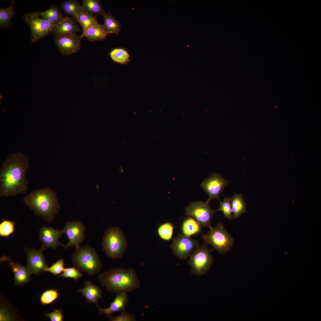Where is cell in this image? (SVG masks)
<instances>
[{
    "instance_id": "obj_1",
    "label": "cell",
    "mask_w": 321,
    "mask_h": 321,
    "mask_svg": "<svg viewBox=\"0 0 321 321\" xmlns=\"http://www.w3.org/2000/svg\"><path fill=\"white\" fill-rule=\"evenodd\" d=\"M29 159L20 152L8 155L0 169V197H15L25 193L28 183L26 173Z\"/></svg>"
},
{
    "instance_id": "obj_2",
    "label": "cell",
    "mask_w": 321,
    "mask_h": 321,
    "mask_svg": "<svg viewBox=\"0 0 321 321\" xmlns=\"http://www.w3.org/2000/svg\"><path fill=\"white\" fill-rule=\"evenodd\" d=\"M57 193L48 187L36 189L23 198L24 203L38 217L52 222L60 210Z\"/></svg>"
},
{
    "instance_id": "obj_3",
    "label": "cell",
    "mask_w": 321,
    "mask_h": 321,
    "mask_svg": "<svg viewBox=\"0 0 321 321\" xmlns=\"http://www.w3.org/2000/svg\"><path fill=\"white\" fill-rule=\"evenodd\" d=\"M99 280L101 285L111 293L131 292L139 288L140 281L135 270L120 267L111 268L100 273Z\"/></svg>"
},
{
    "instance_id": "obj_4",
    "label": "cell",
    "mask_w": 321,
    "mask_h": 321,
    "mask_svg": "<svg viewBox=\"0 0 321 321\" xmlns=\"http://www.w3.org/2000/svg\"><path fill=\"white\" fill-rule=\"evenodd\" d=\"M72 259L74 267L90 276L98 273L101 268L102 264L95 249L88 244L76 248Z\"/></svg>"
},
{
    "instance_id": "obj_5",
    "label": "cell",
    "mask_w": 321,
    "mask_h": 321,
    "mask_svg": "<svg viewBox=\"0 0 321 321\" xmlns=\"http://www.w3.org/2000/svg\"><path fill=\"white\" fill-rule=\"evenodd\" d=\"M102 245V251L108 258L114 260L122 256L127 246V241L121 229L117 227H111L105 232Z\"/></svg>"
},
{
    "instance_id": "obj_6",
    "label": "cell",
    "mask_w": 321,
    "mask_h": 321,
    "mask_svg": "<svg viewBox=\"0 0 321 321\" xmlns=\"http://www.w3.org/2000/svg\"><path fill=\"white\" fill-rule=\"evenodd\" d=\"M210 230L206 234H202V239L207 244L211 245L213 250L222 254L232 247L234 240L227 232L224 225L218 224L215 228L209 226Z\"/></svg>"
},
{
    "instance_id": "obj_7",
    "label": "cell",
    "mask_w": 321,
    "mask_h": 321,
    "mask_svg": "<svg viewBox=\"0 0 321 321\" xmlns=\"http://www.w3.org/2000/svg\"><path fill=\"white\" fill-rule=\"evenodd\" d=\"M205 242L196 247L189 256L188 263L193 274L202 276L209 270L213 262L212 252Z\"/></svg>"
},
{
    "instance_id": "obj_8",
    "label": "cell",
    "mask_w": 321,
    "mask_h": 321,
    "mask_svg": "<svg viewBox=\"0 0 321 321\" xmlns=\"http://www.w3.org/2000/svg\"><path fill=\"white\" fill-rule=\"evenodd\" d=\"M23 17L30 28V38L32 43H36L53 31L55 23L43 19L37 11L26 14Z\"/></svg>"
},
{
    "instance_id": "obj_9",
    "label": "cell",
    "mask_w": 321,
    "mask_h": 321,
    "mask_svg": "<svg viewBox=\"0 0 321 321\" xmlns=\"http://www.w3.org/2000/svg\"><path fill=\"white\" fill-rule=\"evenodd\" d=\"M216 211L211 209L209 203L197 201L191 202L186 207L185 214L187 217L194 218L202 227H209L213 215Z\"/></svg>"
},
{
    "instance_id": "obj_10",
    "label": "cell",
    "mask_w": 321,
    "mask_h": 321,
    "mask_svg": "<svg viewBox=\"0 0 321 321\" xmlns=\"http://www.w3.org/2000/svg\"><path fill=\"white\" fill-rule=\"evenodd\" d=\"M200 245L195 240L182 233L172 239L170 247L173 254L181 259H186L197 247Z\"/></svg>"
},
{
    "instance_id": "obj_11",
    "label": "cell",
    "mask_w": 321,
    "mask_h": 321,
    "mask_svg": "<svg viewBox=\"0 0 321 321\" xmlns=\"http://www.w3.org/2000/svg\"><path fill=\"white\" fill-rule=\"evenodd\" d=\"M62 230L69 240L67 244L62 245L66 249L79 247L85 239L86 226L80 221L67 222Z\"/></svg>"
},
{
    "instance_id": "obj_12",
    "label": "cell",
    "mask_w": 321,
    "mask_h": 321,
    "mask_svg": "<svg viewBox=\"0 0 321 321\" xmlns=\"http://www.w3.org/2000/svg\"><path fill=\"white\" fill-rule=\"evenodd\" d=\"M81 39L76 34H68L55 36L54 41L60 52L67 56L79 50Z\"/></svg>"
},
{
    "instance_id": "obj_13",
    "label": "cell",
    "mask_w": 321,
    "mask_h": 321,
    "mask_svg": "<svg viewBox=\"0 0 321 321\" xmlns=\"http://www.w3.org/2000/svg\"><path fill=\"white\" fill-rule=\"evenodd\" d=\"M229 183L228 181L224 179L218 173H213L201 183V185L209 195L206 202L209 203L210 200H218V196Z\"/></svg>"
},
{
    "instance_id": "obj_14",
    "label": "cell",
    "mask_w": 321,
    "mask_h": 321,
    "mask_svg": "<svg viewBox=\"0 0 321 321\" xmlns=\"http://www.w3.org/2000/svg\"><path fill=\"white\" fill-rule=\"evenodd\" d=\"M63 233L62 230L42 226L39 232V240L41 242L42 248L55 249L61 245L59 239Z\"/></svg>"
},
{
    "instance_id": "obj_15",
    "label": "cell",
    "mask_w": 321,
    "mask_h": 321,
    "mask_svg": "<svg viewBox=\"0 0 321 321\" xmlns=\"http://www.w3.org/2000/svg\"><path fill=\"white\" fill-rule=\"evenodd\" d=\"M44 249H31L27 252V268L32 273L38 274L47 267L43 254Z\"/></svg>"
},
{
    "instance_id": "obj_16",
    "label": "cell",
    "mask_w": 321,
    "mask_h": 321,
    "mask_svg": "<svg viewBox=\"0 0 321 321\" xmlns=\"http://www.w3.org/2000/svg\"><path fill=\"white\" fill-rule=\"evenodd\" d=\"M128 298L127 293H121L116 294V296L109 307L103 309L97 307L99 315L104 314L108 318H110L113 314L116 312L122 311L125 309Z\"/></svg>"
},
{
    "instance_id": "obj_17",
    "label": "cell",
    "mask_w": 321,
    "mask_h": 321,
    "mask_svg": "<svg viewBox=\"0 0 321 321\" xmlns=\"http://www.w3.org/2000/svg\"><path fill=\"white\" fill-rule=\"evenodd\" d=\"M77 22L72 17H66L55 24L52 32L55 36L74 34L80 31Z\"/></svg>"
},
{
    "instance_id": "obj_18",
    "label": "cell",
    "mask_w": 321,
    "mask_h": 321,
    "mask_svg": "<svg viewBox=\"0 0 321 321\" xmlns=\"http://www.w3.org/2000/svg\"><path fill=\"white\" fill-rule=\"evenodd\" d=\"M1 261H9V265L15 275L16 284L21 285L29 281L31 273L27 267H25L15 263L7 257L2 256L0 259Z\"/></svg>"
},
{
    "instance_id": "obj_19",
    "label": "cell",
    "mask_w": 321,
    "mask_h": 321,
    "mask_svg": "<svg viewBox=\"0 0 321 321\" xmlns=\"http://www.w3.org/2000/svg\"><path fill=\"white\" fill-rule=\"evenodd\" d=\"M81 293L89 302L95 303L97 307V302L102 297V291L99 287L93 284L89 281L85 282L84 287L78 290Z\"/></svg>"
},
{
    "instance_id": "obj_20",
    "label": "cell",
    "mask_w": 321,
    "mask_h": 321,
    "mask_svg": "<svg viewBox=\"0 0 321 321\" xmlns=\"http://www.w3.org/2000/svg\"><path fill=\"white\" fill-rule=\"evenodd\" d=\"M109 34L103 25L97 23L87 30L81 37L82 38L84 36L86 37L89 41L93 42L96 41H104Z\"/></svg>"
},
{
    "instance_id": "obj_21",
    "label": "cell",
    "mask_w": 321,
    "mask_h": 321,
    "mask_svg": "<svg viewBox=\"0 0 321 321\" xmlns=\"http://www.w3.org/2000/svg\"><path fill=\"white\" fill-rule=\"evenodd\" d=\"M37 12L41 18L53 23L58 22L64 18L61 9L54 4H51L50 8L46 11Z\"/></svg>"
},
{
    "instance_id": "obj_22",
    "label": "cell",
    "mask_w": 321,
    "mask_h": 321,
    "mask_svg": "<svg viewBox=\"0 0 321 321\" xmlns=\"http://www.w3.org/2000/svg\"><path fill=\"white\" fill-rule=\"evenodd\" d=\"M59 7L65 13L71 15L75 20L78 15L84 12L82 6L76 0H65L60 4Z\"/></svg>"
},
{
    "instance_id": "obj_23",
    "label": "cell",
    "mask_w": 321,
    "mask_h": 321,
    "mask_svg": "<svg viewBox=\"0 0 321 321\" xmlns=\"http://www.w3.org/2000/svg\"><path fill=\"white\" fill-rule=\"evenodd\" d=\"M202 226L194 218L188 217L183 222L181 227L182 234L189 237L200 233Z\"/></svg>"
},
{
    "instance_id": "obj_24",
    "label": "cell",
    "mask_w": 321,
    "mask_h": 321,
    "mask_svg": "<svg viewBox=\"0 0 321 321\" xmlns=\"http://www.w3.org/2000/svg\"><path fill=\"white\" fill-rule=\"evenodd\" d=\"M14 1L12 0L11 5L6 8L0 7V28L1 29H10L12 26L11 19L14 15Z\"/></svg>"
},
{
    "instance_id": "obj_25",
    "label": "cell",
    "mask_w": 321,
    "mask_h": 321,
    "mask_svg": "<svg viewBox=\"0 0 321 321\" xmlns=\"http://www.w3.org/2000/svg\"><path fill=\"white\" fill-rule=\"evenodd\" d=\"M81 6L84 12L92 15H103L105 12L99 0H83Z\"/></svg>"
},
{
    "instance_id": "obj_26",
    "label": "cell",
    "mask_w": 321,
    "mask_h": 321,
    "mask_svg": "<svg viewBox=\"0 0 321 321\" xmlns=\"http://www.w3.org/2000/svg\"><path fill=\"white\" fill-rule=\"evenodd\" d=\"M231 204L233 219L238 218L242 214L247 212L242 194H235L232 198Z\"/></svg>"
},
{
    "instance_id": "obj_27",
    "label": "cell",
    "mask_w": 321,
    "mask_h": 321,
    "mask_svg": "<svg viewBox=\"0 0 321 321\" xmlns=\"http://www.w3.org/2000/svg\"><path fill=\"white\" fill-rule=\"evenodd\" d=\"M103 16L104 17V23L103 24L109 33L119 34L121 28V25L119 21L116 20L110 12L104 13Z\"/></svg>"
},
{
    "instance_id": "obj_28",
    "label": "cell",
    "mask_w": 321,
    "mask_h": 321,
    "mask_svg": "<svg viewBox=\"0 0 321 321\" xmlns=\"http://www.w3.org/2000/svg\"><path fill=\"white\" fill-rule=\"evenodd\" d=\"M75 20L80 23L82 26V32L81 36H82L87 30L97 23V19L95 16L84 12L78 15Z\"/></svg>"
},
{
    "instance_id": "obj_29",
    "label": "cell",
    "mask_w": 321,
    "mask_h": 321,
    "mask_svg": "<svg viewBox=\"0 0 321 321\" xmlns=\"http://www.w3.org/2000/svg\"><path fill=\"white\" fill-rule=\"evenodd\" d=\"M112 59L115 62L125 64L129 61V55L127 51L122 48H116L110 53Z\"/></svg>"
},
{
    "instance_id": "obj_30",
    "label": "cell",
    "mask_w": 321,
    "mask_h": 321,
    "mask_svg": "<svg viewBox=\"0 0 321 321\" xmlns=\"http://www.w3.org/2000/svg\"><path fill=\"white\" fill-rule=\"evenodd\" d=\"M174 228V226L171 223L169 222L164 223L158 227V234L162 239L169 240L172 238Z\"/></svg>"
},
{
    "instance_id": "obj_31",
    "label": "cell",
    "mask_w": 321,
    "mask_h": 321,
    "mask_svg": "<svg viewBox=\"0 0 321 321\" xmlns=\"http://www.w3.org/2000/svg\"><path fill=\"white\" fill-rule=\"evenodd\" d=\"M231 201L232 198L225 197L223 202H221L220 201V207L216 210L222 211L224 217L230 220L233 219Z\"/></svg>"
},
{
    "instance_id": "obj_32",
    "label": "cell",
    "mask_w": 321,
    "mask_h": 321,
    "mask_svg": "<svg viewBox=\"0 0 321 321\" xmlns=\"http://www.w3.org/2000/svg\"><path fill=\"white\" fill-rule=\"evenodd\" d=\"M14 229V222L4 220L0 224V235L8 237L13 233Z\"/></svg>"
},
{
    "instance_id": "obj_33",
    "label": "cell",
    "mask_w": 321,
    "mask_h": 321,
    "mask_svg": "<svg viewBox=\"0 0 321 321\" xmlns=\"http://www.w3.org/2000/svg\"><path fill=\"white\" fill-rule=\"evenodd\" d=\"M83 276L80 271L74 267L64 269L63 273L59 277L71 278L77 281Z\"/></svg>"
},
{
    "instance_id": "obj_34",
    "label": "cell",
    "mask_w": 321,
    "mask_h": 321,
    "mask_svg": "<svg viewBox=\"0 0 321 321\" xmlns=\"http://www.w3.org/2000/svg\"><path fill=\"white\" fill-rule=\"evenodd\" d=\"M59 294L55 290L51 289L44 292L40 298L41 303L44 304L50 303L55 300Z\"/></svg>"
},
{
    "instance_id": "obj_35",
    "label": "cell",
    "mask_w": 321,
    "mask_h": 321,
    "mask_svg": "<svg viewBox=\"0 0 321 321\" xmlns=\"http://www.w3.org/2000/svg\"><path fill=\"white\" fill-rule=\"evenodd\" d=\"M64 259H61L53 264L51 267L48 268L47 267L45 268L44 271L50 272L54 275H56L63 272L64 269Z\"/></svg>"
},
{
    "instance_id": "obj_36",
    "label": "cell",
    "mask_w": 321,
    "mask_h": 321,
    "mask_svg": "<svg viewBox=\"0 0 321 321\" xmlns=\"http://www.w3.org/2000/svg\"><path fill=\"white\" fill-rule=\"evenodd\" d=\"M121 314L116 316H112L110 318L111 321H136L134 314L128 313L125 310L121 311Z\"/></svg>"
},
{
    "instance_id": "obj_37",
    "label": "cell",
    "mask_w": 321,
    "mask_h": 321,
    "mask_svg": "<svg viewBox=\"0 0 321 321\" xmlns=\"http://www.w3.org/2000/svg\"><path fill=\"white\" fill-rule=\"evenodd\" d=\"M45 315L49 318L51 321H62L64 315L61 309H54L53 311L51 313H45Z\"/></svg>"
}]
</instances>
